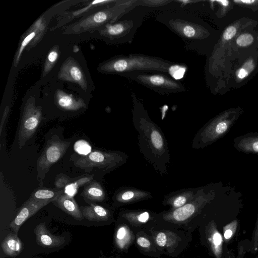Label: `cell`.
<instances>
[{
  "instance_id": "1",
  "label": "cell",
  "mask_w": 258,
  "mask_h": 258,
  "mask_svg": "<svg viewBox=\"0 0 258 258\" xmlns=\"http://www.w3.org/2000/svg\"><path fill=\"white\" fill-rule=\"evenodd\" d=\"M171 63L159 58L140 54H130L111 60L104 66L108 72L126 73L137 71L170 72Z\"/></svg>"
},
{
  "instance_id": "2",
  "label": "cell",
  "mask_w": 258,
  "mask_h": 258,
  "mask_svg": "<svg viewBox=\"0 0 258 258\" xmlns=\"http://www.w3.org/2000/svg\"><path fill=\"white\" fill-rule=\"evenodd\" d=\"M70 143L61 140L57 136L49 140L43 152L37 161L38 178L43 180L51 166L57 162L66 153Z\"/></svg>"
},
{
  "instance_id": "3",
  "label": "cell",
  "mask_w": 258,
  "mask_h": 258,
  "mask_svg": "<svg viewBox=\"0 0 258 258\" xmlns=\"http://www.w3.org/2000/svg\"><path fill=\"white\" fill-rule=\"evenodd\" d=\"M42 118L40 108L32 103L27 105L24 111L18 132V145L22 149L36 131Z\"/></svg>"
},
{
  "instance_id": "4",
  "label": "cell",
  "mask_w": 258,
  "mask_h": 258,
  "mask_svg": "<svg viewBox=\"0 0 258 258\" xmlns=\"http://www.w3.org/2000/svg\"><path fill=\"white\" fill-rule=\"evenodd\" d=\"M132 77L140 84L161 91L173 93L184 90L181 84L163 74L140 73Z\"/></svg>"
},
{
  "instance_id": "5",
  "label": "cell",
  "mask_w": 258,
  "mask_h": 258,
  "mask_svg": "<svg viewBox=\"0 0 258 258\" xmlns=\"http://www.w3.org/2000/svg\"><path fill=\"white\" fill-rule=\"evenodd\" d=\"M115 156L110 153L93 151L86 156H81L74 161L76 166L86 171L95 168H104L113 163Z\"/></svg>"
},
{
  "instance_id": "6",
  "label": "cell",
  "mask_w": 258,
  "mask_h": 258,
  "mask_svg": "<svg viewBox=\"0 0 258 258\" xmlns=\"http://www.w3.org/2000/svg\"><path fill=\"white\" fill-rule=\"evenodd\" d=\"M51 203L49 201H34L28 199L20 208L16 216L10 224V227L17 234L22 224L41 209Z\"/></svg>"
},
{
  "instance_id": "7",
  "label": "cell",
  "mask_w": 258,
  "mask_h": 258,
  "mask_svg": "<svg viewBox=\"0 0 258 258\" xmlns=\"http://www.w3.org/2000/svg\"><path fill=\"white\" fill-rule=\"evenodd\" d=\"M34 233L36 242L43 247H59L66 241L64 237L54 235L51 233L46 228L45 222L39 223L35 226Z\"/></svg>"
},
{
  "instance_id": "8",
  "label": "cell",
  "mask_w": 258,
  "mask_h": 258,
  "mask_svg": "<svg viewBox=\"0 0 258 258\" xmlns=\"http://www.w3.org/2000/svg\"><path fill=\"white\" fill-rule=\"evenodd\" d=\"M52 203L55 206L73 217L75 219L79 221L84 219L82 211L73 197L63 192Z\"/></svg>"
},
{
  "instance_id": "9",
  "label": "cell",
  "mask_w": 258,
  "mask_h": 258,
  "mask_svg": "<svg viewBox=\"0 0 258 258\" xmlns=\"http://www.w3.org/2000/svg\"><path fill=\"white\" fill-rule=\"evenodd\" d=\"M207 230V238L210 249L216 258H221L223 238L214 222H210Z\"/></svg>"
},
{
  "instance_id": "10",
  "label": "cell",
  "mask_w": 258,
  "mask_h": 258,
  "mask_svg": "<svg viewBox=\"0 0 258 258\" xmlns=\"http://www.w3.org/2000/svg\"><path fill=\"white\" fill-rule=\"evenodd\" d=\"M198 209V207L196 204L189 203L165 215L164 219L171 222L183 223L191 218Z\"/></svg>"
},
{
  "instance_id": "11",
  "label": "cell",
  "mask_w": 258,
  "mask_h": 258,
  "mask_svg": "<svg viewBox=\"0 0 258 258\" xmlns=\"http://www.w3.org/2000/svg\"><path fill=\"white\" fill-rule=\"evenodd\" d=\"M171 28L180 36L194 39L199 36V28L192 23L181 20H172Z\"/></svg>"
},
{
  "instance_id": "12",
  "label": "cell",
  "mask_w": 258,
  "mask_h": 258,
  "mask_svg": "<svg viewBox=\"0 0 258 258\" xmlns=\"http://www.w3.org/2000/svg\"><path fill=\"white\" fill-rule=\"evenodd\" d=\"M81 210L84 218L90 221H105L109 217L107 210L95 204H91L90 206H82Z\"/></svg>"
},
{
  "instance_id": "13",
  "label": "cell",
  "mask_w": 258,
  "mask_h": 258,
  "mask_svg": "<svg viewBox=\"0 0 258 258\" xmlns=\"http://www.w3.org/2000/svg\"><path fill=\"white\" fill-rule=\"evenodd\" d=\"M1 247L6 255L14 256L21 253L22 244L16 233H10L2 241Z\"/></svg>"
},
{
  "instance_id": "14",
  "label": "cell",
  "mask_w": 258,
  "mask_h": 258,
  "mask_svg": "<svg viewBox=\"0 0 258 258\" xmlns=\"http://www.w3.org/2000/svg\"><path fill=\"white\" fill-rule=\"evenodd\" d=\"M82 196L88 200L101 202L105 198V192L101 185L96 181H91L84 189Z\"/></svg>"
},
{
  "instance_id": "15",
  "label": "cell",
  "mask_w": 258,
  "mask_h": 258,
  "mask_svg": "<svg viewBox=\"0 0 258 258\" xmlns=\"http://www.w3.org/2000/svg\"><path fill=\"white\" fill-rule=\"evenodd\" d=\"M63 192V189L55 190L40 188L34 191L28 199L37 202L49 201L53 202Z\"/></svg>"
},
{
  "instance_id": "16",
  "label": "cell",
  "mask_w": 258,
  "mask_h": 258,
  "mask_svg": "<svg viewBox=\"0 0 258 258\" xmlns=\"http://www.w3.org/2000/svg\"><path fill=\"white\" fill-rule=\"evenodd\" d=\"M132 21L125 20L106 27V32L110 36L119 37L126 35L133 28Z\"/></svg>"
},
{
  "instance_id": "17",
  "label": "cell",
  "mask_w": 258,
  "mask_h": 258,
  "mask_svg": "<svg viewBox=\"0 0 258 258\" xmlns=\"http://www.w3.org/2000/svg\"><path fill=\"white\" fill-rule=\"evenodd\" d=\"M94 177V175H85L75 181L68 184L63 188L64 193L66 195L74 197L78 192V189L81 186L89 184Z\"/></svg>"
},
{
  "instance_id": "18",
  "label": "cell",
  "mask_w": 258,
  "mask_h": 258,
  "mask_svg": "<svg viewBox=\"0 0 258 258\" xmlns=\"http://www.w3.org/2000/svg\"><path fill=\"white\" fill-rule=\"evenodd\" d=\"M132 240V235L127 227L121 226L117 229L115 235V242L119 248H126L131 243Z\"/></svg>"
},
{
  "instance_id": "19",
  "label": "cell",
  "mask_w": 258,
  "mask_h": 258,
  "mask_svg": "<svg viewBox=\"0 0 258 258\" xmlns=\"http://www.w3.org/2000/svg\"><path fill=\"white\" fill-rule=\"evenodd\" d=\"M57 102L62 108L68 110H76L85 105L81 101H77L67 95H59Z\"/></svg>"
},
{
  "instance_id": "20",
  "label": "cell",
  "mask_w": 258,
  "mask_h": 258,
  "mask_svg": "<svg viewBox=\"0 0 258 258\" xmlns=\"http://www.w3.org/2000/svg\"><path fill=\"white\" fill-rule=\"evenodd\" d=\"M74 149L75 151L81 156H86L92 151L89 143L84 140H79L75 142Z\"/></svg>"
},
{
  "instance_id": "21",
  "label": "cell",
  "mask_w": 258,
  "mask_h": 258,
  "mask_svg": "<svg viewBox=\"0 0 258 258\" xmlns=\"http://www.w3.org/2000/svg\"><path fill=\"white\" fill-rule=\"evenodd\" d=\"M125 217L133 225H139L147 222L149 218V214L145 212L139 214H126Z\"/></svg>"
},
{
  "instance_id": "22",
  "label": "cell",
  "mask_w": 258,
  "mask_h": 258,
  "mask_svg": "<svg viewBox=\"0 0 258 258\" xmlns=\"http://www.w3.org/2000/svg\"><path fill=\"white\" fill-rule=\"evenodd\" d=\"M237 222L235 220L225 225L223 228V235L225 241L228 242L234 235L237 228Z\"/></svg>"
},
{
  "instance_id": "23",
  "label": "cell",
  "mask_w": 258,
  "mask_h": 258,
  "mask_svg": "<svg viewBox=\"0 0 258 258\" xmlns=\"http://www.w3.org/2000/svg\"><path fill=\"white\" fill-rule=\"evenodd\" d=\"M74 179L64 174L58 175L54 182V184L57 188L63 189L64 187L69 183L72 182Z\"/></svg>"
},
{
  "instance_id": "24",
  "label": "cell",
  "mask_w": 258,
  "mask_h": 258,
  "mask_svg": "<svg viewBox=\"0 0 258 258\" xmlns=\"http://www.w3.org/2000/svg\"><path fill=\"white\" fill-rule=\"evenodd\" d=\"M253 41V36L248 33L240 35L236 40L237 44L240 46H246L249 45Z\"/></svg>"
},
{
  "instance_id": "25",
  "label": "cell",
  "mask_w": 258,
  "mask_h": 258,
  "mask_svg": "<svg viewBox=\"0 0 258 258\" xmlns=\"http://www.w3.org/2000/svg\"><path fill=\"white\" fill-rule=\"evenodd\" d=\"M151 140L154 146L157 149H161L163 146V139L160 134L154 131L151 134Z\"/></svg>"
},
{
  "instance_id": "26",
  "label": "cell",
  "mask_w": 258,
  "mask_h": 258,
  "mask_svg": "<svg viewBox=\"0 0 258 258\" xmlns=\"http://www.w3.org/2000/svg\"><path fill=\"white\" fill-rule=\"evenodd\" d=\"M69 73L73 80L78 82L82 81L83 75L80 69L77 66H72L69 70Z\"/></svg>"
},
{
  "instance_id": "27",
  "label": "cell",
  "mask_w": 258,
  "mask_h": 258,
  "mask_svg": "<svg viewBox=\"0 0 258 258\" xmlns=\"http://www.w3.org/2000/svg\"><path fill=\"white\" fill-rule=\"evenodd\" d=\"M144 6L151 7H158L166 5L171 2V1L166 0H145L140 1Z\"/></svg>"
},
{
  "instance_id": "28",
  "label": "cell",
  "mask_w": 258,
  "mask_h": 258,
  "mask_svg": "<svg viewBox=\"0 0 258 258\" xmlns=\"http://www.w3.org/2000/svg\"><path fill=\"white\" fill-rule=\"evenodd\" d=\"M35 35V32H32L28 35L23 40L21 43V47L18 52V54L17 57V61L19 60V59L21 56V54L25 47V46L30 42V41L34 37Z\"/></svg>"
},
{
  "instance_id": "29",
  "label": "cell",
  "mask_w": 258,
  "mask_h": 258,
  "mask_svg": "<svg viewBox=\"0 0 258 258\" xmlns=\"http://www.w3.org/2000/svg\"><path fill=\"white\" fill-rule=\"evenodd\" d=\"M167 236L163 232H159L156 238V241L158 246L160 247L165 246L167 243Z\"/></svg>"
},
{
  "instance_id": "30",
  "label": "cell",
  "mask_w": 258,
  "mask_h": 258,
  "mask_svg": "<svg viewBox=\"0 0 258 258\" xmlns=\"http://www.w3.org/2000/svg\"><path fill=\"white\" fill-rule=\"evenodd\" d=\"M236 33V29L233 26L227 27L224 31L223 37L225 40L231 39Z\"/></svg>"
},
{
  "instance_id": "31",
  "label": "cell",
  "mask_w": 258,
  "mask_h": 258,
  "mask_svg": "<svg viewBox=\"0 0 258 258\" xmlns=\"http://www.w3.org/2000/svg\"><path fill=\"white\" fill-rule=\"evenodd\" d=\"M187 201L186 197L180 196L176 197L173 202V206L177 209L180 208L185 205Z\"/></svg>"
},
{
  "instance_id": "32",
  "label": "cell",
  "mask_w": 258,
  "mask_h": 258,
  "mask_svg": "<svg viewBox=\"0 0 258 258\" xmlns=\"http://www.w3.org/2000/svg\"><path fill=\"white\" fill-rule=\"evenodd\" d=\"M136 196V194L133 191H126L122 193L120 197L119 200L121 201H128L131 200Z\"/></svg>"
},
{
  "instance_id": "33",
  "label": "cell",
  "mask_w": 258,
  "mask_h": 258,
  "mask_svg": "<svg viewBox=\"0 0 258 258\" xmlns=\"http://www.w3.org/2000/svg\"><path fill=\"white\" fill-rule=\"evenodd\" d=\"M138 244L144 248H147L150 246L151 243L150 241L144 237H140L137 240Z\"/></svg>"
},
{
  "instance_id": "34",
  "label": "cell",
  "mask_w": 258,
  "mask_h": 258,
  "mask_svg": "<svg viewBox=\"0 0 258 258\" xmlns=\"http://www.w3.org/2000/svg\"><path fill=\"white\" fill-rule=\"evenodd\" d=\"M227 128V124L225 122H220L216 125L215 131L217 134H221L225 132Z\"/></svg>"
},
{
  "instance_id": "35",
  "label": "cell",
  "mask_w": 258,
  "mask_h": 258,
  "mask_svg": "<svg viewBox=\"0 0 258 258\" xmlns=\"http://www.w3.org/2000/svg\"><path fill=\"white\" fill-rule=\"evenodd\" d=\"M248 72L245 67L240 69L238 72V77L240 79H243L248 75Z\"/></svg>"
},
{
  "instance_id": "36",
  "label": "cell",
  "mask_w": 258,
  "mask_h": 258,
  "mask_svg": "<svg viewBox=\"0 0 258 258\" xmlns=\"http://www.w3.org/2000/svg\"><path fill=\"white\" fill-rule=\"evenodd\" d=\"M58 54L55 51H51L48 55V60L49 62H52L57 58Z\"/></svg>"
},
{
  "instance_id": "37",
  "label": "cell",
  "mask_w": 258,
  "mask_h": 258,
  "mask_svg": "<svg viewBox=\"0 0 258 258\" xmlns=\"http://www.w3.org/2000/svg\"><path fill=\"white\" fill-rule=\"evenodd\" d=\"M8 111H9V108H8V107H7L5 109L4 112V114H3L2 119L1 121V126H0V134H1V135L2 132V128L3 127L4 123L6 120V117L8 115Z\"/></svg>"
},
{
  "instance_id": "38",
  "label": "cell",
  "mask_w": 258,
  "mask_h": 258,
  "mask_svg": "<svg viewBox=\"0 0 258 258\" xmlns=\"http://www.w3.org/2000/svg\"><path fill=\"white\" fill-rule=\"evenodd\" d=\"M244 256V253H243V248L242 246H241V247L239 249V251L238 255H237V258H243Z\"/></svg>"
},
{
  "instance_id": "39",
  "label": "cell",
  "mask_w": 258,
  "mask_h": 258,
  "mask_svg": "<svg viewBox=\"0 0 258 258\" xmlns=\"http://www.w3.org/2000/svg\"><path fill=\"white\" fill-rule=\"evenodd\" d=\"M236 3H243L246 4H250L255 2V1H234Z\"/></svg>"
},
{
  "instance_id": "40",
  "label": "cell",
  "mask_w": 258,
  "mask_h": 258,
  "mask_svg": "<svg viewBox=\"0 0 258 258\" xmlns=\"http://www.w3.org/2000/svg\"><path fill=\"white\" fill-rule=\"evenodd\" d=\"M252 149L255 152H258V141H256L252 144Z\"/></svg>"
},
{
  "instance_id": "41",
  "label": "cell",
  "mask_w": 258,
  "mask_h": 258,
  "mask_svg": "<svg viewBox=\"0 0 258 258\" xmlns=\"http://www.w3.org/2000/svg\"><path fill=\"white\" fill-rule=\"evenodd\" d=\"M220 3H221L223 6H226L228 5L229 2L228 1H219Z\"/></svg>"
}]
</instances>
